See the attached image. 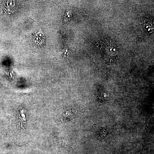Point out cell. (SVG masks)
<instances>
[{
	"label": "cell",
	"mask_w": 154,
	"mask_h": 154,
	"mask_svg": "<svg viewBox=\"0 0 154 154\" xmlns=\"http://www.w3.org/2000/svg\"><path fill=\"white\" fill-rule=\"evenodd\" d=\"M45 38L44 33L43 31L40 29L36 31L33 37V40L36 44L41 45L44 42Z\"/></svg>",
	"instance_id": "obj_1"
},
{
	"label": "cell",
	"mask_w": 154,
	"mask_h": 154,
	"mask_svg": "<svg viewBox=\"0 0 154 154\" xmlns=\"http://www.w3.org/2000/svg\"><path fill=\"white\" fill-rule=\"evenodd\" d=\"M99 95L100 98H102V99H107L108 98L110 97V93L109 92L105 91L100 92Z\"/></svg>",
	"instance_id": "obj_2"
},
{
	"label": "cell",
	"mask_w": 154,
	"mask_h": 154,
	"mask_svg": "<svg viewBox=\"0 0 154 154\" xmlns=\"http://www.w3.org/2000/svg\"><path fill=\"white\" fill-rule=\"evenodd\" d=\"M72 17V13L69 11L67 10L65 12L64 19L65 22H67Z\"/></svg>",
	"instance_id": "obj_3"
},
{
	"label": "cell",
	"mask_w": 154,
	"mask_h": 154,
	"mask_svg": "<svg viewBox=\"0 0 154 154\" xmlns=\"http://www.w3.org/2000/svg\"><path fill=\"white\" fill-rule=\"evenodd\" d=\"M69 52V50L66 47L64 48L63 53L64 56H67L68 55Z\"/></svg>",
	"instance_id": "obj_4"
}]
</instances>
